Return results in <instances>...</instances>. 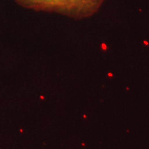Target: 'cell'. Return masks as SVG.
Instances as JSON below:
<instances>
[{
	"mask_svg": "<svg viewBox=\"0 0 149 149\" xmlns=\"http://www.w3.org/2000/svg\"><path fill=\"white\" fill-rule=\"evenodd\" d=\"M18 6L35 12L57 13L76 20L97 13L105 0H14Z\"/></svg>",
	"mask_w": 149,
	"mask_h": 149,
	"instance_id": "6da1fadb",
	"label": "cell"
}]
</instances>
